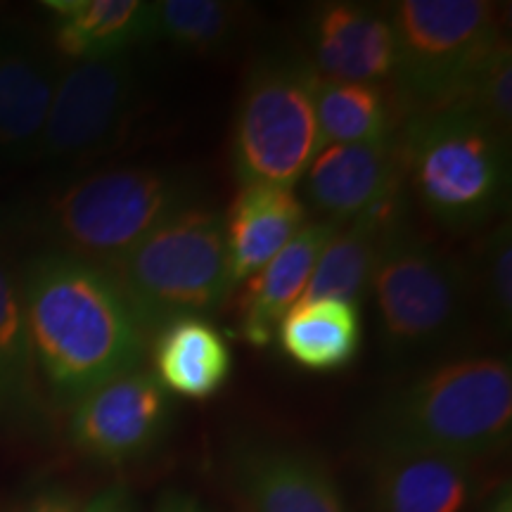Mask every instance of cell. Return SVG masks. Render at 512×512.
<instances>
[{
  "label": "cell",
  "mask_w": 512,
  "mask_h": 512,
  "mask_svg": "<svg viewBox=\"0 0 512 512\" xmlns=\"http://www.w3.org/2000/svg\"><path fill=\"white\" fill-rule=\"evenodd\" d=\"M17 275L38 373L57 403L72 408L145 361L150 337L110 268L50 247Z\"/></svg>",
  "instance_id": "6da1fadb"
},
{
  "label": "cell",
  "mask_w": 512,
  "mask_h": 512,
  "mask_svg": "<svg viewBox=\"0 0 512 512\" xmlns=\"http://www.w3.org/2000/svg\"><path fill=\"white\" fill-rule=\"evenodd\" d=\"M512 366L496 354H458L392 389L370 408L366 451L406 448L482 463L508 448Z\"/></svg>",
  "instance_id": "7a4b0ae2"
},
{
  "label": "cell",
  "mask_w": 512,
  "mask_h": 512,
  "mask_svg": "<svg viewBox=\"0 0 512 512\" xmlns=\"http://www.w3.org/2000/svg\"><path fill=\"white\" fill-rule=\"evenodd\" d=\"M403 188L451 233L486 226L508 204L510 138L465 107L422 112L396 131Z\"/></svg>",
  "instance_id": "3957f363"
},
{
  "label": "cell",
  "mask_w": 512,
  "mask_h": 512,
  "mask_svg": "<svg viewBox=\"0 0 512 512\" xmlns=\"http://www.w3.org/2000/svg\"><path fill=\"white\" fill-rule=\"evenodd\" d=\"M370 292L392 363H420L456 347L475 313L465 261L415 235L408 216L389 230Z\"/></svg>",
  "instance_id": "277c9868"
},
{
  "label": "cell",
  "mask_w": 512,
  "mask_h": 512,
  "mask_svg": "<svg viewBox=\"0 0 512 512\" xmlns=\"http://www.w3.org/2000/svg\"><path fill=\"white\" fill-rule=\"evenodd\" d=\"M188 174L164 166H114L67 183L43 204L53 249L114 268L178 211L200 204Z\"/></svg>",
  "instance_id": "5b68a950"
},
{
  "label": "cell",
  "mask_w": 512,
  "mask_h": 512,
  "mask_svg": "<svg viewBox=\"0 0 512 512\" xmlns=\"http://www.w3.org/2000/svg\"><path fill=\"white\" fill-rule=\"evenodd\" d=\"M387 12L396 36L392 91L403 121L456 107L508 38L505 10L489 0H399Z\"/></svg>",
  "instance_id": "8992f818"
},
{
  "label": "cell",
  "mask_w": 512,
  "mask_h": 512,
  "mask_svg": "<svg viewBox=\"0 0 512 512\" xmlns=\"http://www.w3.org/2000/svg\"><path fill=\"white\" fill-rule=\"evenodd\" d=\"M110 271L150 339L174 320L214 316L233 290L223 216L192 204L147 233Z\"/></svg>",
  "instance_id": "52a82bcc"
},
{
  "label": "cell",
  "mask_w": 512,
  "mask_h": 512,
  "mask_svg": "<svg viewBox=\"0 0 512 512\" xmlns=\"http://www.w3.org/2000/svg\"><path fill=\"white\" fill-rule=\"evenodd\" d=\"M316 69L304 53L273 48L256 57L235 107L230 164L242 185L294 190L320 152Z\"/></svg>",
  "instance_id": "ba28073f"
},
{
  "label": "cell",
  "mask_w": 512,
  "mask_h": 512,
  "mask_svg": "<svg viewBox=\"0 0 512 512\" xmlns=\"http://www.w3.org/2000/svg\"><path fill=\"white\" fill-rule=\"evenodd\" d=\"M140 98L136 64L128 55L62 64L36 162H91L124 140Z\"/></svg>",
  "instance_id": "9c48e42d"
},
{
  "label": "cell",
  "mask_w": 512,
  "mask_h": 512,
  "mask_svg": "<svg viewBox=\"0 0 512 512\" xmlns=\"http://www.w3.org/2000/svg\"><path fill=\"white\" fill-rule=\"evenodd\" d=\"M171 425V401L145 368L114 377L72 406L69 437L100 463H128L155 451Z\"/></svg>",
  "instance_id": "30bf717a"
},
{
  "label": "cell",
  "mask_w": 512,
  "mask_h": 512,
  "mask_svg": "<svg viewBox=\"0 0 512 512\" xmlns=\"http://www.w3.org/2000/svg\"><path fill=\"white\" fill-rule=\"evenodd\" d=\"M226 482L238 512H349L323 460L280 441L230 446Z\"/></svg>",
  "instance_id": "8fae6325"
},
{
  "label": "cell",
  "mask_w": 512,
  "mask_h": 512,
  "mask_svg": "<svg viewBox=\"0 0 512 512\" xmlns=\"http://www.w3.org/2000/svg\"><path fill=\"white\" fill-rule=\"evenodd\" d=\"M62 62L36 34L0 27V164L36 162Z\"/></svg>",
  "instance_id": "7c38bea8"
},
{
  "label": "cell",
  "mask_w": 512,
  "mask_h": 512,
  "mask_svg": "<svg viewBox=\"0 0 512 512\" xmlns=\"http://www.w3.org/2000/svg\"><path fill=\"white\" fill-rule=\"evenodd\" d=\"M304 36V55L320 79L342 83L394 79L396 36L387 5H316L306 19Z\"/></svg>",
  "instance_id": "4fadbf2b"
},
{
  "label": "cell",
  "mask_w": 512,
  "mask_h": 512,
  "mask_svg": "<svg viewBox=\"0 0 512 512\" xmlns=\"http://www.w3.org/2000/svg\"><path fill=\"white\" fill-rule=\"evenodd\" d=\"M375 512H475L482 503L479 463L439 453L368 451Z\"/></svg>",
  "instance_id": "5bb4252c"
},
{
  "label": "cell",
  "mask_w": 512,
  "mask_h": 512,
  "mask_svg": "<svg viewBox=\"0 0 512 512\" xmlns=\"http://www.w3.org/2000/svg\"><path fill=\"white\" fill-rule=\"evenodd\" d=\"M302 181L309 202L325 219L347 223L366 214L406 190L396 133L370 143L323 147Z\"/></svg>",
  "instance_id": "9a60e30c"
},
{
  "label": "cell",
  "mask_w": 512,
  "mask_h": 512,
  "mask_svg": "<svg viewBox=\"0 0 512 512\" xmlns=\"http://www.w3.org/2000/svg\"><path fill=\"white\" fill-rule=\"evenodd\" d=\"M339 226L342 223L330 219L309 221L283 252L247 280L238 313V335L247 344L266 349L273 342L280 320L302 299L320 254Z\"/></svg>",
  "instance_id": "2e32d148"
},
{
  "label": "cell",
  "mask_w": 512,
  "mask_h": 512,
  "mask_svg": "<svg viewBox=\"0 0 512 512\" xmlns=\"http://www.w3.org/2000/svg\"><path fill=\"white\" fill-rule=\"evenodd\" d=\"M306 219V204L292 190L275 185H242L223 216L230 287L245 283L275 254L283 252L309 223Z\"/></svg>",
  "instance_id": "e0dca14e"
},
{
  "label": "cell",
  "mask_w": 512,
  "mask_h": 512,
  "mask_svg": "<svg viewBox=\"0 0 512 512\" xmlns=\"http://www.w3.org/2000/svg\"><path fill=\"white\" fill-rule=\"evenodd\" d=\"M408 216L406 190L377 204L366 214L342 223L335 238L320 254L309 285L297 304L318 299H339L361 306L373 283V273L380 259L389 230Z\"/></svg>",
  "instance_id": "ac0fdd59"
},
{
  "label": "cell",
  "mask_w": 512,
  "mask_h": 512,
  "mask_svg": "<svg viewBox=\"0 0 512 512\" xmlns=\"http://www.w3.org/2000/svg\"><path fill=\"white\" fill-rule=\"evenodd\" d=\"M55 53L72 62L107 60L157 41L155 3L143 0H48Z\"/></svg>",
  "instance_id": "d6986e66"
},
{
  "label": "cell",
  "mask_w": 512,
  "mask_h": 512,
  "mask_svg": "<svg viewBox=\"0 0 512 512\" xmlns=\"http://www.w3.org/2000/svg\"><path fill=\"white\" fill-rule=\"evenodd\" d=\"M150 342L152 375L166 394L190 401L211 399L233 373V351L207 318L174 320Z\"/></svg>",
  "instance_id": "ffe728a7"
},
{
  "label": "cell",
  "mask_w": 512,
  "mask_h": 512,
  "mask_svg": "<svg viewBox=\"0 0 512 512\" xmlns=\"http://www.w3.org/2000/svg\"><path fill=\"white\" fill-rule=\"evenodd\" d=\"M280 354L306 373L330 375L349 368L363 344L361 306L339 299L294 304L278 330Z\"/></svg>",
  "instance_id": "44dd1931"
},
{
  "label": "cell",
  "mask_w": 512,
  "mask_h": 512,
  "mask_svg": "<svg viewBox=\"0 0 512 512\" xmlns=\"http://www.w3.org/2000/svg\"><path fill=\"white\" fill-rule=\"evenodd\" d=\"M316 117L320 150L328 145L370 143L394 136L403 124L389 83H342L318 79Z\"/></svg>",
  "instance_id": "7402d4cb"
},
{
  "label": "cell",
  "mask_w": 512,
  "mask_h": 512,
  "mask_svg": "<svg viewBox=\"0 0 512 512\" xmlns=\"http://www.w3.org/2000/svg\"><path fill=\"white\" fill-rule=\"evenodd\" d=\"M43 406V380L31 347L19 275L0 254V411L34 418Z\"/></svg>",
  "instance_id": "603a6c76"
},
{
  "label": "cell",
  "mask_w": 512,
  "mask_h": 512,
  "mask_svg": "<svg viewBox=\"0 0 512 512\" xmlns=\"http://www.w3.org/2000/svg\"><path fill=\"white\" fill-rule=\"evenodd\" d=\"M249 8L228 0H162L155 3V34L192 55H219L247 29Z\"/></svg>",
  "instance_id": "cb8c5ba5"
},
{
  "label": "cell",
  "mask_w": 512,
  "mask_h": 512,
  "mask_svg": "<svg viewBox=\"0 0 512 512\" xmlns=\"http://www.w3.org/2000/svg\"><path fill=\"white\" fill-rule=\"evenodd\" d=\"M467 273L475 311L498 339H508L512 330V226L508 219L498 221L477 242L467 261Z\"/></svg>",
  "instance_id": "d4e9b609"
},
{
  "label": "cell",
  "mask_w": 512,
  "mask_h": 512,
  "mask_svg": "<svg viewBox=\"0 0 512 512\" xmlns=\"http://www.w3.org/2000/svg\"><path fill=\"white\" fill-rule=\"evenodd\" d=\"M456 107L475 112L486 124L494 126L498 133L510 138L512 131V50L510 38L496 46L494 53L486 57L463 100Z\"/></svg>",
  "instance_id": "484cf974"
},
{
  "label": "cell",
  "mask_w": 512,
  "mask_h": 512,
  "mask_svg": "<svg viewBox=\"0 0 512 512\" xmlns=\"http://www.w3.org/2000/svg\"><path fill=\"white\" fill-rule=\"evenodd\" d=\"M17 512H81V503L72 491L62 489V486H50V489L31 496Z\"/></svg>",
  "instance_id": "4316f807"
},
{
  "label": "cell",
  "mask_w": 512,
  "mask_h": 512,
  "mask_svg": "<svg viewBox=\"0 0 512 512\" xmlns=\"http://www.w3.org/2000/svg\"><path fill=\"white\" fill-rule=\"evenodd\" d=\"M81 512H133L131 498H128L126 489L121 486H112V489L102 491L86 505Z\"/></svg>",
  "instance_id": "83f0119b"
},
{
  "label": "cell",
  "mask_w": 512,
  "mask_h": 512,
  "mask_svg": "<svg viewBox=\"0 0 512 512\" xmlns=\"http://www.w3.org/2000/svg\"><path fill=\"white\" fill-rule=\"evenodd\" d=\"M155 512H207L195 498L188 494H178V491H169L159 498Z\"/></svg>",
  "instance_id": "f1b7e54d"
},
{
  "label": "cell",
  "mask_w": 512,
  "mask_h": 512,
  "mask_svg": "<svg viewBox=\"0 0 512 512\" xmlns=\"http://www.w3.org/2000/svg\"><path fill=\"white\" fill-rule=\"evenodd\" d=\"M475 512H512V498H510V486L503 484L498 486L494 494H489L479 503Z\"/></svg>",
  "instance_id": "f546056e"
},
{
  "label": "cell",
  "mask_w": 512,
  "mask_h": 512,
  "mask_svg": "<svg viewBox=\"0 0 512 512\" xmlns=\"http://www.w3.org/2000/svg\"><path fill=\"white\" fill-rule=\"evenodd\" d=\"M17 216L12 214V209L5 207V204H0V249H3L5 242L10 240V235L15 233V226H17Z\"/></svg>",
  "instance_id": "4dcf8cb0"
}]
</instances>
